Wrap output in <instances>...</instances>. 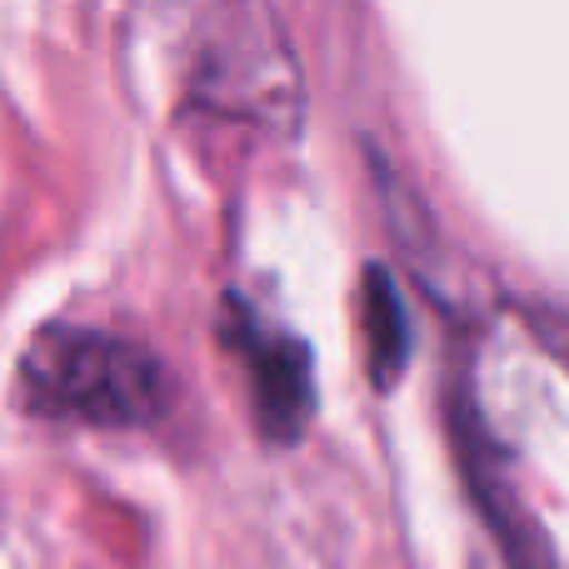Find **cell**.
Here are the masks:
<instances>
[{
	"label": "cell",
	"instance_id": "4",
	"mask_svg": "<svg viewBox=\"0 0 569 569\" xmlns=\"http://www.w3.org/2000/svg\"><path fill=\"white\" fill-rule=\"evenodd\" d=\"M460 470H465V485H470L475 505H480V515L490 520L505 565L510 569H555V555H550V545H545L540 525L525 515V505L515 500V490L505 485L500 460L485 450L470 410H460Z\"/></svg>",
	"mask_w": 569,
	"mask_h": 569
},
{
	"label": "cell",
	"instance_id": "6",
	"mask_svg": "<svg viewBox=\"0 0 569 569\" xmlns=\"http://www.w3.org/2000/svg\"><path fill=\"white\" fill-rule=\"evenodd\" d=\"M520 315H525V325H530L535 340L545 345V355H550V360H560L569 370V310H565V305L535 300V305H520Z\"/></svg>",
	"mask_w": 569,
	"mask_h": 569
},
{
	"label": "cell",
	"instance_id": "3",
	"mask_svg": "<svg viewBox=\"0 0 569 569\" xmlns=\"http://www.w3.org/2000/svg\"><path fill=\"white\" fill-rule=\"evenodd\" d=\"M230 345L246 355L260 430H266L270 440H295L315 410L310 350H305L295 335L266 330V325H260L256 315H246L240 305H236V320H230Z\"/></svg>",
	"mask_w": 569,
	"mask_h": 569
},
{
	"label": "cell",
	"instance_id": "5",
	"mask_svg": "<svg viewBox=\"0 0 569 569\" xmlns=\"http://www.w3.org/2000/svg\"><path fill=\"white\" fill-rule=\"evenodd\" d=\"M365 345H370V380L395 385L410 360V315L395 290L390 270H365Z\"/></svg>",
	"mask_w": 569,
	"mask_h": 569
},
{
	"label": "cell",
	"instance_id": "1",
	"mask_svg": "<svg viewBox=\"0 0 569 569\" xmlns=\"http://www.w3.org/2000/svg\"><path fill=\"white\" fill-rule=\"evenodd\" d=\"M36 415L80 425H150L170 400L166 365L136 340L100 330H46L20 360Z\"/></svg>",
	"mask_w": 569,
	"mask_h": 569
},
{
	"label": "cell",
	"instance_id": "2",
	"mask_svg": "<svg viewBox=\"0 0 569 569\" xmlns=\"http://www.w3.org/2000/svg\"><path fill=\"white\" fill-rule=\"evenodd\" d=\"M196 100L266 130L300 126V60H295L280 20L260 0H226L210 16L196 56Z\"/></svg>",
	"mask_w": 569,
	"mask_h": 569
}]
</instances>
